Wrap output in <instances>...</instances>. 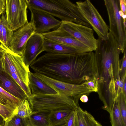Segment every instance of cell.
Masks as SVG:
<instances>
[{
  "mask_svg": "<svg viewBox=\"0 0 126 126\" xmlns=\"http://www.w3.org/2000/svg\"><path fill=\"white\" fill-rule=\"evenodd\" d=\"M35 73L68 83L82 84L94 77L96 67L90 52L75 54L47 52L30 65Z\"/></svg>",
  "mask_w": 126,
  "mask_h": 126,
  "instance_id": "6da1fadb",
  "label": "cell"
},
{
  "mask_svg": "<svg viewBox=\"0 0 126 126\" xmlns=\"http://www.w3.org/2000/svg\"><path fill=\"white\" fill-rule=\"evenodd\" d=\"M97 48L94 53L98 68V91L103 90V95L110 94L115 81L119 76V55L121 52L117 41L111 35L108 39H97Z\"/></svg>",
  "mask_w": 126,
  "mask_h": 126,
  "instance_id": "7a4b0ae2",
  "label": "cell"
},
{
  "mask_svg": "<svg viewBox=\"0 0 126 126\" xmlns=\"http://www.w3.org/2000/svg\"><path fill=\"white\" fill-rule=\"evenodd\" d=\"M28 7L43 11L62 22L69 21L91 28L76 4L69 0H26Z\"/></svg>",
  "mask_w": 126,
  "mask_h": 126,
  "instance_id": "3957f363",
  "label": "cell"
},
{
  "mask_svg": "<svg viewBox=\"0 0 126 126\" xmlns=\"http://www.w3.org/2000/svg\"><path fill=\"white\" fill-rule=\"evenodd\" d=\"M1 61L3 71L10 75L26 94L28 99L32 96L29 87V66L25 64L22 56L11 51L3 54Z\"/></svg>",
  "mask_w": 126,
  "mask_h": 126,
  "instance_id": "277c9868",
  "label": "cell"
},
{
  "mask_svg": "<svg viewBox=\"0 0 126 126\" xmlns=\"http://www.w3.org/2000/svg\"><path fill=\"white\" fill-rule=\"evenodd\" d=\"M33 111L50 112L58 110L71 109L75 110L77 105L72 98L58 93L50 94H38L28 99Z\"/></svg>",
  "mask_w": 126,
  "mask_h": 126,
  "instance_id": "5b68a950",
  "label": "cell"
},
{
  "mask_svg": "<svg viewBox=\"0 0 126 126\" xmlns=\"http://www.w3.org/2000/svg\"><path fill=\"white\" fill-rule=\"evenodd\" d=\"M108 15L109 32L113 36L119 45L121 52L126 49V30L123 20L119 14L120 10L119 0H104Z\"/></svg>",
  "mask_w": 126,
  "mask_h": 126,
  "instance_id": "8992f818",
  "label": "cell"
},
{
  "mask_svg": "<svg viewBox=\"0 0 126 126\" xmlns=\"http://www.w3.org/2000/svg\"><path fill=\"white\" fill-rule=\"evenodd\" d=\"M76 3L81 14L99 37L103 40H107L109 34V27L90 1L87 0Z\"/></svg>",
  "mask_w": 126,
  "mask_h": 126,
  "instance_id": "52a82bcc",
  "label": "cell"
},
{
  "mask_svg": "<svg viewBox=\"0 0 126 126\" xmlns=\"http://www.w3.org/2000/svg\"><path fill=\"white\" fill-rule=\"evenodd\" d=\"M6 17L9 29L13 32L28 22L26 0H6Z\"/></svg>",
  "mask_w": 126,
  "mask_h": 126,
  "instance_id": "ba28073f",
  "label": "cell"
},
{
  "mask_svg": "<svg viewBox=\"0 0 126 126\" xmlns=\"http://www.w3.org/2000/svg\"><path fill=\"white\" fill-rule=\"evenodd\" d=\"M34 74L58 93L73 98L78 106L79 99L81 96L83 95L87 96L92 92L83 84H71L56 80L40 74L34 73Z\"/></svg>",
  "mask_w": 126,
  "mask_h": 126,
  "instance_id": "9c48e42d",
  "label": "cell"
},
{
  "mask_svg": "<svg viewBox=\"0 0 126 126\" xmlns=\"http://www.w3.org/2000/svg\"><path fill=\"white\" fill-rule=\"evenodd\" d=\"M60 26L92 51L96 49L98 40L95 38L91 28L69 21L62 22Z\"/></svg>",
  "mask_w": 126,
  "mask_h": 126,
  "instance_id": "30bf717a",
  "label": "cell"
},
{
  "mask_svg": "<svg viewBox=\"0 0 126 126\" xmlns=\"http://www.w3.org/2000/svg\"><path fill=\"white\" fill-rule=\"evenodd\" d=\"M35 33V28L31 20L24 25L13 32L8 44L9 49L13 53L22 56L26 43Z\"/></svg>",
  "mask_w": 126,
  "mask_h": 126,
  "instance_id": "8fae6325",
  "label": "cell"
},
{
  "mask_svg": "<svg viewBox=\"0 0 126 126\" xmlns=\"http://www.w3.org/2000/svg\"><path fill=\"white\" fill-rule=\"evenodd\" d=\"M31 13V20L34 23L35 33L42 34L55 30L61 26L62 21L43 11L28 7Z\"/></svg>",
  "mask_w": 126,
  "mask_h": 126,
  "instance_id": "7c38bea8",
  "label": "cell"
},
{
  "mask_svg": "<svg viewBox=\"0 0 126 126\" xmlns=\"http://www.w3.org/2000/svg\"><path fill=\"white\" fill-rule=\"evenodd\" d=\"M42 34L45 39L72 47L77 50L79 53L92 51L60 26L55 30Z\"/></svg>",
  "mask_w": 126,
  "mask_h": 126,
  "instance_id": "4fadbf2b",
  "label": "cell"
},
{
  "mask_svg": "<svg viewBox=\"0 0 126 126\" xmlns=\"http://www.w3.org/2000/svg\"><path fill=\"white\" fill-rule=\"evenodd\" d=\"M45 39L42 34L35 33L29 38L22 56L26 65L29 66L38 55L45 51Z\"/></svg>",
  "mask_w": 126,
  "mask_h": 126,
  "instance_id": "5bb4252c",
  "label": "cell"
},
{
  "mask_svg": "<svg viewBox=\"0 0 126 126\" xmlns=\"http://www.w3.org/2000/svg\"><path fill=\"white\" fill-rule=\"evenodd\" d=\"M0 87L21 100L27 99L26 94L19 85L10 75L3 71H0Z\"/></svg>",
  "mask_w": 126,
  "mask_h": 126,
  "instance_id": "9a60e30c",
  "label": "cell"
},
{
  "mask_svg": "<svg viewBox=\"0 0 126 126\" xmlns=\"http://www.w3.org/2000/svg\"><path fill=\"white\" fill-rule=\"evenodd\" d=\"M29 87L31 90L32 96L39 94H50L58 93L30 72L29 74Z\"/></svg>",
  "mask_w": 126,
  "mask_h": 126,
  "instance_id": "2e32d148",
  "label": "cell"
},
{
  "mask_svg": "<svg viewBox=\"0 0 126 126\" xmlns=\"http://www.w3.org/2000/svg\"><path fill=\"white\" fill-rule=\"evenodd\" d=\"M44 46L45 51L47 53L64 54L79 53L77 50L72 47L45 39Z\"/></svg>",
  "mask_w": 126,
  "mask_h": 126,
  "instance_id": "e0dca14e",
  "label": "cell"
},
{
  "mask_svg": "<svg viewBox=\"0 0 126 126\" xmlns=\"http://www.w3.org/2000/svg\"><path fill=\"white\" fill-rule=\"evenodd\" d=\"M74 110L66 109L51 112L49 115V119L51 126L60 125L66 123Z\"/></svg>",
  "mask_w": 126,
  "mask_h": 126,
  "instance_id": "ac0fdd59",
  "label": "cell"
},
{
  "mask_svg": "<svg viewBox=\"0 0 126 126\" xmlns=\"http://www.w3.org/2000/svg\"><path fill=\"white\" fill-rule=\"evenodd\" d=\"M50 112L33 111L28 118V126H51L49 119Z\"/></svg>",
  "mask_w": 126,
  "mask_h": 126,
  "instance_id": "d6986e66",
  "label": "cell"
},
{
  "mask_svg": "<svg viewBox=\"0 0 126 126\" xmlns=\"http://www.w3.org/2000/svg\"><path fill=\"white\" fill-rule=\"evenodd\" d=\"M22 100L10 94L0 87V103L16 110Z\"/></svg>",
  "mask_w": 126,
  "mask_h": 126,
  "instance_id": "ffe728a7",
  "label": "cell"
},
{
  "mask_svg": "<svg viewBox=\"0 0 126 126\" xmlns=\"http://www.w3.org/2000/svg\"><path fill=\"white\" fill-rule=\"evenodd\" d=\"M109 114L111 126H126L120 111L117 99Z\"/></svg>",
  "mask_w": 126,
  "mask_h": 126,
  "instance_id": "44dd1931",
  "label": "cell"
},
{
  "mask_svg": "<svg viewBox=\"0 0 126 126\" xmlns=\"http://www.w3.org/2000/svg\"><path fill=\"white\" fill-rule=\"evenodd\" d=\"M32 111L28 99H24L18 106L15 115L23 118H28Z\"/></svg>",
  "mask_w": 126,
  "mask_h": 126,
  "instance_id": "7402d4cb",
  "label": "cell"
},
{
  "mask_svg": "<svg viewBox=\"0 0 126 126\" xmlns=\"http://www.w3.org/2000/svg\"><path fill=\"white\" fill-rule=\"evenodd\" d=\"M1 17L2 18L3 24L2 36L3 46L8 51H11L8 48V44L13 32L10 30L8 28L6 21V14L4 13Z\"/></svg>",
  "mask_w": 126,
  "mask_h": 126,
  "instance_id": "603a6c76",
  "label": "cell"
},
{
  "mask_svg": "<svg viewBox=\"0 0 126 126\" xmlns=\"http://www.w3.org/2000/svg\"><path fill=\"white\" fill-rule=\"evenodd\" d=\"M16 110L0 103V115L5 122L9 121L16 115Z\"/></svg>",
  "mask_w": 126,
  "mask_h": 126,
  "instance_id": "cb8c5ba5",
  "label": "cell"
},
{
  "mask_svg": "<svg viewBox=\"0 0 126 126\" xmlns=\"http://www.w3.org/2000/svg\"><path fill=\"white\" fill-rule=\"evenodd\" d=\"M4 126H28V118H21L15 115L10 120L5 122Z\"/></svg>",
  "mask_w": 126,
  "mask_h": 126,
  "instance_id": "d4e9b609",
  "label": "cell"
},
{
  "mask_svg": "<svg viewBox=\"0 0 126 126\" xmlns=\"http://www.w3.org/2000/svg\"><path fill=\"white\" fill-rule=\"evenodd\" d=\"M82 112L83 118L86 126H103L87 111L83 110Z\"/></svg>",
  "mask_w": 126,
  "mask_h": 126,
  "instance_id": "484cf974",
  "label": "cell"
},
{
  "mask_svg": "<svg viewBox=\"0 0 126 126\" xmlns=\"http://www.w3.org/2000/svg\"><path fill=\"white\" fill-rule=\"evenodd\" d=\"M117 99L120 111L124 122L126 124V98L121 93Z\"/></svg>",
  "mask_w": 126,
  "mask_h": 126,
  "instance_id": "4316f807",
  "label": "cell"
},
{
  "mask_svg": "<svg viewBox=\"0 0 126 126\" xmlns=\"http://www.w3.org/2000/svg\"><path fill=\"white\" fill-rule=\"evenodd\" d=\"M82 110L79 106L75 110L73 126H86L83 118Z\"/></svg>",
  "mask_w": 126,
  "mask_h": 126,
  "instance_id": "83f0119b",
  "label": "cell"
},
{
  "mask_svg": "<svg viewBox=\"0 0 126 126\" xmlns=\"http://www.w3.org/2000/svg\"><path fill=\"white\" fill-rule=\"evenodd\" d=\"M92 92H98L99 89V83L97 78H94L86 81L83 84Z\"/></svg>",
  "mask_w": 126,
  "mask_h": 126,
  "instance_id": "f1b7e54d",
  "label": "cell"
},
{
  "mask_svg": "<svg viewBox=\"0 0 126 126\" xmlns=\"http://www.w3.org/2000/svg\"><path fill=\"white\" fill-rule=\"evenodd\" d=\"M123 56L122 62L119 69V74L120 79L126 74V49L123 53Z\"/></svg>",
  "mask_w": 126,
  "mask_h": 126,
  "instance_id": "f546056e",
  "label": "cell"
},
{
  "mask_svg": "<svg viewBox=\"0 0 126 126\" xmlns=\"http://www.w3.org/2000/svg\"><path fill=\"white\" fill-rule=\"evenodd\" d=\"M120 10L125 15H126V0H119Z\"/></svg>",
  "mask_w": 126,
  "mask_h": 126,
  "instance_id": "4dcf8cb0",
  "label": "cell"
},
{
  "mask_svg": "<svg viewBox=\"0 0 126 126\" xmlns=\"http://www.w3.org/2000/svg\"><path fill=\"white\" fill-rule=\"evenodd\" d=\"M75 113V110L70 116L66 123L67 126H73Z\"/></svg>",
  "mask_w": 126,
  "mask_h": 126,
  "instance_id": "1f68e13d",
  "label": "cell"
},
{
  "mask_svg": "<svg viewBox=\"0 0 126 126\" xmlns=\"http://www.w3.org/2000/svg\"><path fill=\"white\" fill-rule=\"evenodd\" d=\"M6 8V0H0V16L5 11Z\"/></svg>",
  "mask_w": 126,
  "mask_h": 126,
  "instance_id": "d6a6232c",
  "label": "cell"
},
{
  "mask_svg": "<svg viewBox=\"0 0 126 126\" xmlns=\"http://www.w3.org/2000/svg\"><path fill=\"white\" fill-rule=\"evenodd\" d=\"M2 18L1 17L0 18V44L2 45L3 46V42L2 36Z\"/></svg>",
  "mask_w": 126,
  "mask_h": 126,
  "instance_id": "836d02e7",
  "label": "cell"
},
{
  "mask_svg": "<svg viewBox=\"0 0 126 126\" xmlns=\"http://www.w3.org/2000/svg\"><path fill=\"white\" fill-rule=\"evenodd\" d=\"M79 99L83 103L87 102L88 101L87 96L86 95H83L81 96L80 97Z\"/></svg>",
  "mask_w": 126,
  "mask_h": 126,
  "instance_id": "e575fe53",
  "label": "cell"
},
{
  "mask_svg": "<svg viewBox=\"0 0 126 126\" xmlns=\"http://www.w3.org/2000/svg\"><path fill=\"white\" fill-rule=\"evenodd\" d=\"M2 45L0 44V53L4 54L5 53L7 52H9Z\"/></svg>",
  "mask_w": 126,
  "mask_h": 126,
  "instance_id": "d590c367",
  "label": "cell"
},
{
  "mask_svg": "<svg viewBox=\"0 0 126 126\" xmlns=\"http://www.w3.org/2000/svg\"><path fill=\"white\" fill-rule=\"evenodd\" d=\"M123 93L125 98H126V79L125 80L124 82Z\"/></svg>",
  "mask_w": 126,
  "mask_h": 126,
  "instance_id": "8d00e7d4",
  "label": "cell"
},
{
  "mask_svg": "<svg viewBox=\"0 0 126 126\" xmlns=\"http://www.w3.org/2000/svg\"><path fill=\"white\" fill-rule=\"evenodd\" d=\"M3 71V70L2 69L1 60H0V71Z\"/></svg>",
  "mask_w": 126,
  "mask_h": 126,
  "instance_id": "74e56055",
  "label": "cell"
},
{
  "mask_svg": "<svg viewBox=\"0 0 126 126\" xmlns=\"http://www.w3.org/2000/svg\"><path fill=\"white\" fill-rule=\"evenodd\" d=\"M4 54L0 53V60H1Z\"/></svg>",
  "mask_w": 126,
  "mask_h": 126,
  "instance_id": "f35d334b",
  "label": "cell"
},
{
  "mask_svg": "<svg viewBox=\"0 0 126 126\" xmlns=\"http://www.w3.org/2000/svg\"><path fill=\"white\" fill-rule=\"evenodd\" d=\"M67 126L66 124V123L64 124L60 125H58V126Z\"/></svg>",
  "mask_w": 126,
  "mask_h": 126,
  "instance_id": "ab89813d",
  "label": "cell"
}]
</instances>
